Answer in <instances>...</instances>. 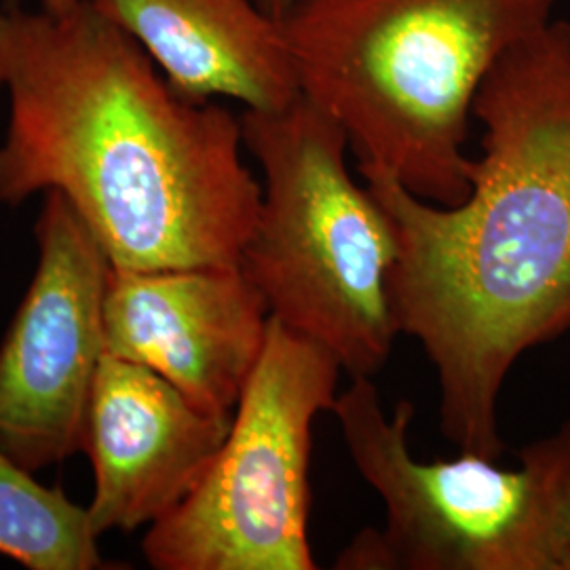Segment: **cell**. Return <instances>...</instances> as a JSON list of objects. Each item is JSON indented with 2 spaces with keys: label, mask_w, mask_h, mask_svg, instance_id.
Returning a JSON list of instances; mask_svg holds the SVG:
<instances>
[{
  "label": "cell",
  "mask_w": 570,
  "mask_h": 570,
  "mask_svg": "<svg viewBox=\"0 0 570 570\" xmlns=\"http://www.w3.org/2000/svg\"><path fill=\"white\" fill-rule=\"evenodd\" d=\"M473 119L484 155L461 204H429L376 167L360 174L395 233L389 301L435 370L442 433L497 461L511 367L570 330V21L499 58Z\"/></svg>",
  "instance_id": "6da1fadb"
},
{
  "label": "cell",
  "mask_w": 570,
  "mask_h": 570,
  "mask_svg": "<svg viewBox=\"0 0 570 570\" xmlns=\"http://www.w3.org/2000/svg\"><path fill=\"white\" fill-rule=\"evenodd\" d=\"M0 204L60 193L112 268L239 265L263 204L242 119L178 96L121 28L0 4Z\"/></svg>",
  "instance_id": "7a4b0ae2"
},
{
  "label": "cell",
  "mask_w": 570,
  "mask_h": 570,
  "mask_svg": "<svg viewBox=\"0 0 570 570\" xmlns=\"http://www.w3.org/2000/svg\"><path fill=\"white\" fill-rule=\"evenodd\" d=\"M556 0H289L282 26L306 100L360 169L429 204L468 199L469 119L490 68L551 21Z\"/></svg>",
  "instance_id": "3957f363"
},
{
  "label": "cell",
  "mask_w": 570,
  "mask_h": 570,
  "mask_svg": "<svg viewBox=\"0 0 570 570\" xmlns=\"http://www.w3.org/2000/svg\"><path fill=\"white\" fill-rule=\"evenodd\" d=\"M245 150L265 184L239 266L273 320L326 348L351 379L376 376L400 334L389 301L397 242L346 167L345 131L305 96L245 110Z\"/></svg>",
  "instance_id": "277c9868"
},
{
  "label": "cell",
  "mask_w": 570,
  "mask_h": 570,
  "mask_svg": "<svg viewBox=\"0 0 570 570\" xmlns=\"http://www.w3.org/2000/svg\"><path fill=\"white\" fill-rule=\"evenodd\" d=\"M338 421L355 469L385 505L336 558L343 570H567L570 423L520 452V468L463 454L421 461L410 449L414 404L389 414L372 379L338 393Z\"/></svg>",
  "instance_id": "5b68a950"
},
{
  "label": "cell",
  "mask_w": 570,
  "mask_h": 570,
  "mask_svg": "<svg viewBox=\"0 0 570 570\" xmlns=\"http://www.w3.org/2000/svg\"><path fill=\"white\" fill-rule=\"evenodd\" d=\"M341 364L277 320L225 442L178 508L146 529L157 570H315L308 541L313 423L332 412Z\"/></svg>",
  "instance_id": "8992f818"
},
{
  "label": "cell",
  "mask_w": 570,
  "mask_h": 570,
  "mask_svg": "<svg viewBox=\"0 0 570 570\" xmlns=\"http://www.w3.org/2000/svg\"><path fill=\"white\" fill-rule=\"evenodd\" d=\"M35 239L37 271L0 345V449L39 473L81 452L112 265L56 190L42 195Z\"/></svg>",
  "instance_id": "52a82bcc"
},
{
  "label": "cell",
  "mask_w": 570,
  "mask_h": 570,
  "mask_svg": "<svg viewBox=\"0 0 570 570\" xmlns=\"http://www.w3.org/2000/svg\"><path fill=\"white\" fill-rule=\"evenodd\" d=\"M268 320L263 294L239 265L112 268L106 285V353L153 370L218 416H233Z\"/></svg>",
  "instance_id": "ba28073f"
},
{
  "label": "cell",
  "mask_w": 570,
  "mask_h": 570,
  "mask_svg": "<svg viewBox=\"0 0 570 570\" xmlns=\"http://www.w3.org/2000/svg\"><path fill=\"white\" fill-rule=\"evenodd\" d=\"M233 416L209 414L164 376L106 353L85 416L81 452L94 471L96 532L159 522L197 487Z\"/></svg>",
  "instance_id": "9c48e42d"
},
{
  "label": "cell",
  "mask_w": 570,
  "mask_h": 570,
  "mask_svg": "<svg viewBox=\"0 0 570 570\" xmlns=\"http://www.w3.org/2000/svg\"><path fill=\"white\" fill-rule=\"evenodd\" d=\"M144 49L190 102L282 110L303 96L282 21L256 0H81Z\"/></svg>",
  "instance_id": "30bf717a"
},
{
  "label": "cell",
  "mask_w": 570,
  "mask_h": 570,
  "mask_svg": "<svg viewBox=\"0 0 570 570\" xmlns=\"http://www.w3.org/2000/svg\"><path fill=\"white\" fill-rule=\"evenodd\" d=\"M87 505L47 487L0 449V556L28 570L115 569Z\"/></svg>",
  "instance_id": "8fae6325"
},
{
  "label": "cell",
  "mask_w": 570,
  "mask_h": 570,
  "mask_svg": "<svg viewBox=\"0 0 570 570\" xmlns=\"http://www.w3.org/2000/svg\"><path fill=\"white\" fill-rule=\"evenodd\" d=\"M42 11L51 13V16H63V13H70L75 11L81 0H41Z\"/></svg>",
  "instance_id": "7c38bea8"
},
{
  "label": "cell",
  "mask_w": 570,
  "mask_h": 570,
  "mask_svg": "<svg viewBox=\"0 0 570 570\" xmlns=\"http://www.w3.org/2000/svg\"><path fill=\"white\" fill-rule=\"evenodd\" d=\"M256 4L268 13L271 18H275V20H282V16L285 13V9H287V4H289V0H256Z\"/></svg>",
  "instance_id": "4fadbf2b"
},
{
  "label": "cell",
  "mask_w": 570,
  "mask_h": 570,
  "mask_svg": "<svg viewBox=\"0 0 570 570\" xmlns=\"http://www.w3.org/2000/svg\"><path fill=\"white\" fill-rule=\"evenodd\" d=\"M569 499H570V492H569ZM567 570H570V553H569V560H567Z\"/></svg>",
  "instance_id": "5bb4252c"
}]
</instances>
